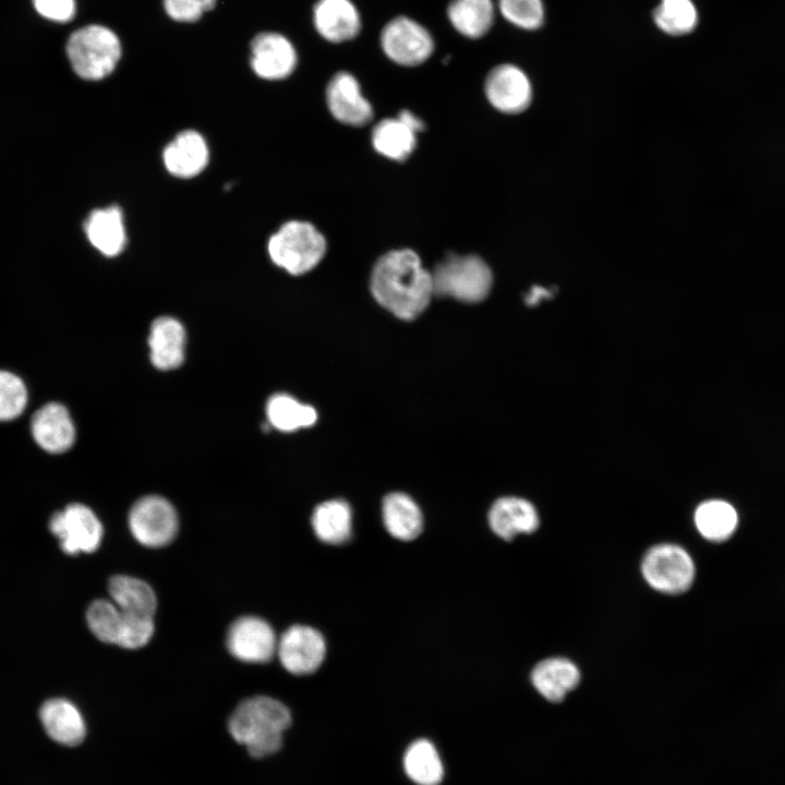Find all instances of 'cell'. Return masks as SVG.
Returning <instances> with one entry per match:
<instances>
[{"instance_id":"cell-27","label":"cell","mask_w":785,"mask_h":785,"mask_svg":"<svg viewBox=\"0 0 785 785\" xmlns=\"http://www.w3.org/2000/svg\"><path fill=\"white\" fill-rule=\"evenodd\" d=\"M415 134L400 118L385 119L373 129L372 143L381 155L402 161L415 148Z\"/></svg>"},{"instance_id":"cell-30","label":"cell","mask_w":785,"mask_h":785,"mask_svg":"<svg viewBox=\"0 0 785 785\" xmlns=\"http://www.w3.org/2000/svg\"><path fill=\"white\" fill-rule=\"evenodd\" d=\"M266 415L269 425L281 432H293L315 424L316 410L298 401L290 395L276 394L266 404Z\"/></svg>"},{"instance_id":"cell-5","label":"cell","mask_w":785,"mask_h":785,"mask_svg":"<svg viewBox=\"0 0 785 785\" xmlns=\"http://www.w3.org/2000/svg\"><path fill=\"white\" fill-rule=\"evenodd\" d=\"M267 247L277 266L298 276L321 262L326 253V240L312 224L291 220L270 237Z\"/></svg>"},{"instance_id":"cell-32","label":"cell","mask_w":785,"mask_h":785,"mask_svg":"<svg viewBox=\"0 0 785 785\" xmlns=\"http://www.w3.org/2000/svg\"><path fill=\"white\" fill-rule=\"evenodd\" d=\"M653 19L664 33L684 35L696 27L698 13L691 0H661L654 10Z\"/></svg>"},{"instance_id":"cell-22","label":"cell","mask_w":785,"mask_h":785,"mask_svg":"<svg viewBox=\"0 0 785 785\" xmlns=\"http://www.w3.org/2000/svg\"><path fill=\"white\" fill-rule=\"evenodd\" d=\"M531 680L540 695L551 702H560L580 680L577 666L561 657L540 662L531 674Z\"/></svg>"},{"instance_id":"cell-36","label":"cell","mask_w":785,"mask_h":785,"mask_svg":"<svg viewBox=\"0 0 785 785\" xmlns=\"http://www.w3.org/2000/svg\"><path fill=\"white\" fill-rule=\"evenodd\" d=\"M35 10L45 19L65 23L75 14L74 0H33Z\"/></svg>"},{"instance_id":"cell-10","label":"cell","mask_w":785,"mask_h":785,"mask_svg":"<svg viewBox=\"0 0 785 785\" xmlns=\"http://www.w3.org/2000/svg\"><path fill=\"white\" fill-rule=\"evenodd\" d=\"M277 654L287 672L309 675L316 672L324 662L326 641L315 628L293 625L279 638Z\"/></svg>"},{"instance_id":"cell-35","label":"cell","mask_w":785,"mask_h":785,"mask_svg":"<svg viewBox=\"0 0 785 785\" xmlns=\"http://www.w3.org/2000/svg\"><path fill=\"white\" fill-rule=\"evenodd\" d=\"M216 0H164V8L169 17L181 23L200 20L204 13L215 7Z\"/></svg>"},{"instance_id":"cell-4","label":"cell","mask_w":785,"mask_h":785,"mask_svg":"<svg viewBox=\"0 0 785 785\" xmlns=\"http://www.w3.org/2000/svg\"><path fill=\"white\" fill-rule=\"evenodd\" d=\"M434 295L475 303L485 299L493 276L486 263L475 255L449 254L431 271Z\"/></svg>"},{"instance_id":"cell-24","label":"cell","mask_w":785,"mask_h":785,"mask_svg":"<svg viewBox=\"0 0 785 785\" xmlns=\"http://www.w3.org/2000/svg\"><path fill=\"white\" fill-rule=\"evenodd\" d=\"M311 524L317 539L330 545L346 543L352 534V511L348 503L331 499L317 505Z\"/></svg>"},{"instance_id":"cell-33","label":"cell","mask_w":785,"mask_h":785,"mask_svg":"<svg viewBox=\"0 0 785 785\" xmlns=\"http://www.w3.org/2000/svg\"><path fill=\"white\" fill-rule=\"evenodd\" d=\"M27 404V389L24 382L9 371H0V421L20 416Z\"/></svg>"},{"instance_id":"cell-7","label":"cell","mask_w":785,"mask_h":785,"mask_svg":"<svg viewBox=\"0 0 785 785\" xmlns=\"http://www.w3.org/2000/svg\"><path fill=\"white\" fill-rule=\"evenodd\" d=\"M133 538L146 547H162L177 535L179 519L171 503L157 495L136 500L128 519Z\"/></svg>"},{"instance_id":"cell-2","label":"cell","mask_w":785,"mask_h":785,"mask_svg":"<svg viewBox=\"0 0 785 785\" xmlns=\"http://www.w3.org/2000/svg\"><path fill=\"white\" fill-rule=\"evenodd\" d=\"M291 724V713L280 701L256 696L243 700L232 712L228 728L233 739L244 745L254 758L277 752L282 734Z\"/></svg>"},{"instance_id":"cell-25","label":"cell","mask_w":785,"mask_h":785,"mask_svg":"<svg viewBox=\"0 0 785 785\" xmlns=\"http://www.w3.org/2000/svg\"><path fill=\"white\" fill-rule=\"evenodd\" d=\"M108 590L111 601L122 612L154 617L157 599L147 582L131 576L118 575L110 578Z\"/></svg>"},{"instance_id":"cell-1","label":"cell","mask_w":785,"mask_h":785,"mask_svg":"<svg viewBox=\"0 0 785 785\" xmlns=\"http://www.w3.org/2000/svg\"><path fill=\"white\" fill-rule=\"evenodd\" d=\"M374 299L400 319L416 318L434 295L431 271L410 250H395L377 259L371 275Z\"/></svg>"},{"instance_id":"cell-20","label":"cell","mask_w":785,"mask_h":785,"mask_svg":"<svg viewBox=\"0 0 785 785\" xmlns=\"http://www.w3.org/2000/svg\"><path fill=\"white\" fill-rule=\"evenodd\" d=\"M148 346L150 361L156 369L169 371L179 367L184 360V327L170 316L156 318L150 326Z\"/></svg>"},{"instance_id":"cell-23","label":"cell","mask_w":785,"mask_h":785,"mask_svg":"<svg viewBox=\"0 0 785 785\" xmlns=\"http://www.w3.org/2000/svg\"><path fill=\"white\" fill-rule=\"evenodd\" d=\"M382 516L387 532L397 540H414L422 531V511L404 493L388 494L383 500Z\"/></svg>"},{"instance_id":"cell-8","label":"cell","mask_w":785,"mask_h":785,"mask_svg":"<svg viewBox=\"0 0 785 785\" xmlns=\"http://www.w3.org/2000/svg\"><path fill=\"white\" fill-rule=\"evenodd\" d=\"M641 570L647 582L655 590L678 594L687 591L695 578L690 555L674 544H660L648 551Z\"/></svg>"},{"instance_id":"cell-34","label":"cell","mask_w":785,"mask_h":785,"mask_svg":"<svg viewBox=\"0 0 785 785\" xmlns=\"http://www.w3.org/2000/svg\"><path fill=\"white\" fill-rule=\"evenodd\" d=\"M498 9L505 20L523 29L539 28L544 20L541 0H498Z\"/></svg>"},{"instance_id":"cell-19","label":"cell","mask_w":785,"mask_h":785,"mask_svg":"<svg viewBox=\"0 0 785 785\" xmlns=\"http://www.w3.org/2000/svg\"><path fill=\"white\" fill-rule=\"evenodd\" d=\"M488 523L492 531L504 540H511L518 534L532 533L540 519L534 506L519 497L508 496L497 499L488 511Z\"/></svg>"},{"instance_id":"cell-28","label":"cell","mask_w":785,"mask_h":785,"mask_svg":"<svg viewBox=\"0 0 785 785\" xmlns=\"http://www.w3.org/2000/svg\"><path fill=\"white\" fill-rule=\"evenodd\" d=\"M408 777L418 785H438L444 777V766L434 745L426 739L412 742L403 756Z\"/></svg>"},{"instance_id":"cell-6","label":"cell","mask_w":785,"mask_h":785,"mask_svg":"<svg viewBox=\"0 0 785 785\" xmlns=\"http://www.w3.org/2000/svg\"><path fill=\"white\" fill-rule=\"evenodd\" d=\"M379 44L386 57L402 67H416L425 62L435 48L428 29L404 15L396 16L384 25Z\"/></svg>"},{"instance_id":"cell-13","label":"cell","mask_w":785,"mask_h":785,"mask_svg":"<svg viewBox=\"0 0 785 785\" xmlns=\"http://www.w3.org/2000/svg\"><path fill=\"white\" fill-rule=\"evenodd\" d=\"M484 90L492 106L505 113L523 111L532 99L528 76L521 69L509 63L499 64L490 71Z\"/></svg>"},{"instance_id":"cell-11","label":"cell","mask_w":785,"mask_h":785,"mask_svg":"<svg viewBox=\"0 0 785 785\" xmlns=\"http://www.w3.org/2000/svg\"><path fill=\"white\" fill-rule=\"evenodd\" d=\"M227 648L237 660L246 663H266L277 652V637L263 618L242 616L228 629Z\"/></svg>"},{"instance_id":"cell-37","label":"cell","mask_w":785,"mask_h":785,"mask_svg":"<svg viewBox=\"0 0 785 785\" xmlns=\"http://www.w3.org/2000/svg\"><path fill=\"white\" fill-rule=\"evenodd\" d=\"M398 118L408 124L415 133L424 129L423 122L409 110L400 111Z\"/></svg>"},{"instance_id":"cell-3","label":"cell","mask_w":785,"mask_h":785,"mask_svg":"<svg viewBox=\"0 0 785 785\" xmlns=\"http://www.w3.org/2000/svg\"><path fill=\"white\" fill-rule=\"evenodd\" d=\"M74 72L87 81L107 77L121 58V43L110 28L92 24L71 34L65 47Z\"/></svg>"},{"instance_id":"cell-29","label":"cell","mask_w":785,"mask_h":785,"mask_svg":"<svg viewBox=\"0 0 785 785\" xmlns=\"http://www.w3.org/2000/svg\"><path fill=\"white\" fill-rule=\"evenodd\" d=\"M738 522L735 508L727 502L711 499L698 506L695 523L700 534L712 542L730 538Z\"/></svg>"},{"instance_id":"cell-16","label":"cell","mask_w":785,"mask_h":785,"mask_svg":"<svg viewBox=\"0 0 785 785\" xmlns=\"http://www.w3.org/2000/svg\"><path fill=\"white\" fill-rule=\"evenodd\" d=\"M313 25L328 43L354 39L361 31V15L351 0H317L313 8Z\"/></svg>"},{"instance_id":"cell-12","label":"cell","mask_w":785,"mask_h":785,"mask_svg":"<svg viewBox=\"0 0 785 785\" xmlns=\"http://www.w3.org/2000/svg\"><path fill=\"white\" fill-rule=\"evenodd\" d=\"M298 53L292 43L282 34L263 32L251 43V65L257 76L265 80H282L295 69Z\"/></svg>"},{"instance_id":"cell-9","label":"cell","mask_w":785,"mask_h":785,"mask_svg":"<svg viewBox=\"0 0 785 785\" xmlns=\"http://www.w3.org/2000/svg\"><path fill=\"white\" fill-rule=\"evenodd\" d=\"M49 529L59 539L61 550L69 555L96 551L104 535L102 524L95 512L78 503L53 514Z\"/></svg>"},{"instance_id":"cell-26","label":"cell","mask_w":785,"mask_h":785,"mask_svg":"<svg viewBox=\"0 0 785 785\" xmlns=\"http://www.w3.org/2000/svg\"><path fill=\"white\" fill-rule=\"evenodd\" d=\"M446 14L461 36L478 39L492 27L495 7L492 0H450Z\"/></svg>"},{"instance_id":"cell-38","label":"cell","mask_w":785,"mask_h":785,"mask_svg":"<svg viewBox=\"0 0 785 785\" xmlns=\"http://www.w3.org/2000/svg\"><path fill=\"white\" fill-rule=\"evenodd\" d=\"M551 291L543 287H534L526 298V302L529 305H535L541 300L551 297Z\"/></svg>"},{"instance_id":"cell-14","label":"cell","mask_w":785,"mask_h":785,"mask_svg":"<svg viewBox=\"0 0 785 785\" xmlns=\"http://www.w3.org/2000/svg\"><path fill=\"white\" fill-rule=\"evenodd\" d=\"M326 102L340 122L361 126L373 118V109L364 98L358 80L349 72H337L326 87Z\"/></svg>"},{"instance_id":"cell-21","label":"cell","mask_w":785,"mask_h":785,"mask_svg":"<svg viewBox=\"0 0 785 785\" xmlns=\"http://www.w3.org/2000/svg\"><path fill=\"white\" fill-rule=\"evenodd\" d=\"M90 244L108 257L120 254L126 241L122 212L117 206L95 209L84 225Z\"/></svg>"},{"instance_id":"cell-15","label":"cell","mask_w":785,"mask_h":785,"mask_svg":"<svg viewBox=\"0 0 785 785\" xmlns=\"http://www.w3.org/2000/svg\"><path fill=\"white\" fill-rule=\"evenodd\" d=\"M31 432L36 444L49 454H62L75 440L74 423L68 409L59 402H48L33 414Z\"/></svg>"},{"instance_id":"cell-31","label":"cell","mask_w":785,"mask_h":785,"mask_svg":"<svg viewBox=\"0 0 785 785\" xmlns=\"http://www.w3.org/2000/svg\"><path fill=\"white\" fill-rule=\"evenodd\" d=\"M86 620L97 639L119 645L124 627V614L112 601H94L86 612Z\"/></svg>"},{"instance_id":"cell-18","label":"cell","mask_w":785,"mask_h":785,"mask_svg":"<svg viewBox=\"0 0 785 785\" xmlns=\"http://www.w3.org/2000/svg\"><path fill=\"white\" fill-rule=\"evenodd\" d=\"M209 158L204 137L196 131L179 133L164 149L166 169L179 178H192L203 171Z\"/></svg>"},{"instance_id":"cell-17","label":"cell","mask_w":785,"mask_h":785,"mask_svg":"<svg viewBox=\"0 0 785 785\" xmlns=\"http://www.w3.org/2000/svg\"><path fill=\"white\" fill-rule=\"evenodd\" d=\"M39 718L47 735L58 744L73 747L86 735L85 721L80 710L69 700L52 698L43 703Z\"/></svg>"}]
</instances>
